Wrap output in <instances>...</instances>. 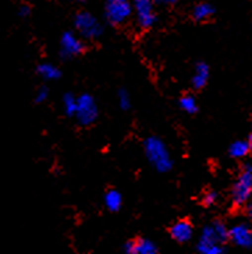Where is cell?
Segmentation results:
<instances>
[{
    "mask_svg": "<svg viewBox=\"0 0 252 254\" xmlns=\"http://www.w3.org/2000/svg\"><path fill=\"white\" fill-rule=\"evenodd\" d=\"M180 108L184 111V112L193 115L198 111V104H197V99L193 95H184V97L180 99Z\"/></svg>",
    "mask_w": 252,
    "mask_h": 254,
    "instance_id": "cell-17",
    "label": "cell"
},
{
    "mask_svg": "<svg viewBox=\"0 0 252 254\" xmlns=\"http://www.w3.org/2000/svg\"><path fill=\"white\" fill-rule=\"evenodd\" d=\"M212 226H213V229H215L217 238L222 240L223 243L229 239V228L223 224V222H220V221H216V222L212 224Z\"/></svg>",
    "mask_w": 252,
    "mask_h": 254,
    "instance_id": "cell-19",
    "label": "cell"
},
{
    "mask_svg": "<svg viewBox=\"0 0 252 254\" xmlns=\"http://www.w3.org/2000/svg\"><path fill=\"white\" fill-rule=\"evenodd\" d=\"M119 104L121 109H128L131 106V99H130V95L126 90H121L119 92Z\"/></svg>",
    "mask_w": 252,
    "mask_h": 254,
    "instance_id": "cell-20",
    "label": "cell"
},
{
    "mask_svg": "<svg viewBox=\"0 0 252 254\" xmlns=\"http://www.w3.org/2000/svg\"><path fill=\"white\" fill-rule=\"evenodd\" d=\"M133 14V0H106L104 15L113 25L126 23Z\"/></svg>",
    "mask_w": 252,
    "mask_h": 254,
    "instance_id": "cell-3",
    "label": "cell"
},
{
    "mask_svg": "<svg viewBox=\"0 0 252 254\" xmlns=\"http://www.w3.org/2000/svg\"><path fill=\"white\" fill-rule=\"evenodd\" d=\"M209 78V67L205 63H198L195 67V73L193 77V85L197 90H201L206 85Z\"/></svg>",
    "mask_w": 252,
    "mask_h": 254,
    "instance_id": "cell-12",
    "label": "cell"
},
{
    "mask_svg": "<svg viewBox=\"0 0 252 254\" xmlns=\"http://www.w3.org/2000/svg\"><path fill=\"white\" fill-rule=\"evenodd\" d=\"M31 13V8L28 6H21L20 10H18V14L21 15V17H27V15H30Z\"/></svg>",
    "mask_w": 252,
    "mask_h": 254,
    "instance_id": "cell-23",
    "label": "cell"
},
{
    "mask_svg": "<svg viewBox=\"0 0 252 254\" xmlns=\"http://www.w3.org/2000/svg\"><path fill=\"white\" fill-rule=\"evenodd\" d=\"M153 0H133V11L142 28H151L156 21Z\"/></svg>",
    "mask_w": 252,
    "mask_h": 254,
    "instance_id": "cell-7",
    "label": "cell"
},
{
    "mask_svg": "<svg viewBox=\"0 0 252 254\" xmlns=\"http://www.w3.org/2000/svg\"><path fill=\"white\" fill-rule=\"evenodd\" d=\"M63 108L68 116H74L75 109H77V98L71 94H66L63 97Z\"/></svg>",
    "mask_w": 252,
    "mask_h": 254,
    "instance_id": "cell-18",
    "label": "cell"
},
{
    "mask_svg": "<svg viewBox=\"0 0 252 254\" xmlns=\"http://www.w3.org/2000/svg\"><path fill=\"white\" fill-rule=\"evenodd\" d=\"M197 249L200 254H224L223 242L217 238L212 225H208L202 229Z\"/></svg>",
    "mask_w": 252,
    "mask_h": 254,
    "instance_id": "cell-6",
    "label": "cell"
},
{
    "mask_svg": "<svg viewBox=\"0 0 252 254\" xmlns=\"http://www.w3.org/2000/svg\"><path fill=\"white\" fill-rule=\"evenodd\" d=\"M104 205L111 212H117L123 205V197L117 190H109L104 194Z\"/></svg>",
    "mask_w": 252,
    "mask_h": 254,
    "instance_id": "cell-13",
    "label": "cell"
},
{
    "mask_svg": "<svg viewBox=\"0 0 252 254\" xmlns=\"http://www.w3.org/2000/svg\"><path fill=\"white\" fill-rule=\"evenodd\" d=\"M247 142H248V147H250V151H251V152H252V134L250 135V138H248V141H247Z\"/></svg>",
    "mask_w": 252,
    "mask_h": 254,
    "instance_id": "cell-26",
    "label": "cell"
},
{
    "mask_svg": "<svg viewBox=\"0 0 252 254\" xmlns=\"http://www.w3.org/2000/svg\"><path fill=\"white\" fill-rule=\"evenodd\" d=\"M74 27L77 32L85 39H97L103 32V28L97 17L88 11H80L75 15Z\"/></svg>",
    "mask_w": 252,
    "mask_h": 254,
    "instance_id": "cell-4",
    "label": "cell"
},
{
    "mask_svg": "<svg viewBox=\"0 0 252 254\" xmlns=\"http://www.w3.org/2000/svg\"><path fill=\"white\" fill-rule=\"evenodd\" d=\"M229 239L240 247H252V228L244 222L234 225L229 229Z\"/></svg>",
    "mask_w": 252,
    "mask_h": 254,
    "instance_id": "cell-9",
    "label": "cell"
},
{
    "mask_svg": "<svg viewBox=\"0 0 252 254\" xmlns=\"http://www.w3.org/2000/svg\"><path fill=\"white\" fill-rule=\"evenodd\" d=\"M213 13H215V10L209 3H200L194 8L193 15L197 21H205V20H208L209 17H212Z\"/></svg>",
    "mask_w": 252,
    "mask_h": 254,
    "instance_id": "cell-15",
    "label": "cell"
},
{
    "mask_svg": "<svg viewBox=\"0 0 252 254\" xmlns=\"http://www.w3.org/2000/svg\"><path fill=\"white\" fill-rule=\"evenodd\" d=\"M252 198V164L245 165L231 190V200L236 207H243Z\"/></svg>",
    "mask_w": 252,
    "mask_h": 254,
    "instance_id": "cell-2",
    "label": "cell"
},
{
    "mask_svg": "<svg viewBox=\"0 0 252 254\" xmlns=\"http://www.w3.org/2000/svg\"><path fill=\"white\" fill-rule=\"evenodd\" d=\"M245 212H247V215L248 218L252 221V202H248L247 204V208H245Z\"/></svg>",
    "mask_w": 252,
    "mask_h": 254,
    "instance_id": "cell-24",
    "label": "cell"
},
{
    "mask_svg": "<svg viewBox=\"0 0 252 254\" xmlns=\"http://www.w3.org/2000/svg\"><path fill=\"white\" fill-rule=\"evenodd\" d=\"M229 152L233 158H244L248 152H250V147H248V142L247 141H234L229 148Z\"/></svg>",
    "mask_w": 252,
    "mask_h": 254,
    "instance_id": "cell-16",
    "label": "cell"
},
{
    "mask_svg": "<svg viewBox=\"0 0 252 254\" xmlns=\"http://www.w3.org/2000/svg\"><path fill=\"white\" fill-rule=\"evenodd\" d=\"M124 254H157L155 242L149 239H137L127 242L123 246Z\"/></svg>",
    "mask_w": 252,
    "mask_h": 254,
    "instance_id": "cell-10",
    "label": "cell"
},
{
    "mask_svg": "<svg viewBox=\"0 0 252 254\" xmlns=\"http://www.w3.org/2000/svg\"><path fill=\"white\" fill-rule=\"evenodd\" d=\"M74 116L82 126L92 125L98 118V105L94 97H91L89 94H82L81 97L77 98V109Z\"/></svg>",
    "mask_w": 252,
    "mask_h": 254,
    "instance_id": "cell-5",
    "label": "cell"
},
{
    "mask_svg": "<svg viewBox=\"0 0 252 254\" xmlns=\"http://www.w3.org/2000/svg\"><path fill=\"white\" fill-rule=\"evenodd\" d=\"M145 157L157 172H169L173 166L167 145L157 137H149L144 144Z\"/></svg>",
    "mask_w": 252,
    "mask_h": 254,
    "instance_id": "cell-1",
    "label": "cell"
},
{
    "mask_svg": "<svg viewBox=\"0 0 252 254\" xmlns=\"http://www.w3.org/2000/svg\"><path fill=\"white\" fill-rule=\"evenodd\" d=\"M38 74L41 75L44 80L48 81H53V80H57L60 77V70L54 64L50 63H42L38 66Z\"/></svg>",
    "mask_w": 252,
    "mask_h": 254,
    "instance_id": "cell-14",
    "label": "cell"
},
{
    "mask_svg": "<svg viewBox=\"0 0 252 254\" xmlns=\"http://www.w3.org/2000/svg\"><path fill=\"white\" fill-rule=\"evenodd\" d=\"M74 1H80V3H84V1H88V0H74Z\"/></svg>",
    "mask_w": 252,
    "mask_h": 254,
    "instance_id": "cell-27",
    "label": "cell"
},
{
    "mask_svg": "<svg viewBox=\"0 0 252 254\" xmlns=\"http://www.w3.org/2000/svg\"><path fill=\"white\" fill-rule=\"evenodd\" d=\"M216 200H217V194H216L215 191H209V193L203 195V200L202 201H203V205L209 207V205H213Z\"/></svg>",
    "mask_w": 252,
    "mask_h": 254,
    "instance_id": "cell-22",
    "label": "cell"
},
{
    "mask_svg": "<svg viewBox=\"0 0 252 254\" xmlns=\"http://www.w3.org/2000/svg\"><path fill=\"white\" fill-rule=\"evenodd\" d=\"M84 51V44L80 38L73 32H64L63 37L60 39V53L63 58L70 59L78 56Z\"/></svg>",
    "mask_w": 252,
    "mask_h": 254,
    "instance_id": "cell-8",
    "label": "cell"
},
{
    "mask_svg": "<svg viewBox=\"0 0 252 254\" xmlns=\"http://www.w3.org/2000/svg\"><path fill=\"white\" fill-rule=\"evenodd\" d=\"M49 97V91L46 87H41V88H38L37 91V95H35V102L37 104H42L45 102L46 99Z\"/></svg>",
    "mask_w": 252,
    "mask_h": 254,
    "instance_id": "cell-21",
    "label": "cell"
},
{
    "mask_svg": "<svg viewBox=\"0 0 252 254\" xmlns=\"http://www.w3.org/2000/svg\"><path fill=\"white\" fill-rule=\"evenodd\" d=\"M153 1H157V3H163V4H173V3H176L177 0H153Z\"/></svg>",
    "mask_w": 252,
    "mask_h": 254,
    "instance_id": "cell-25",
    "label": "cell"
},
{
    "mask_svg": "<svg viewBox=\"0 0 252 254\" xmlns=\"http://www.w3.org/2000/svg\"><path fill=\"white\" fill-rule=\"evenodd\" d=\"M170 235L171 238L178 243H187L188 240H191L194 235L193 225L188 221H178L171 226Z\"/></svg>",
    "mask_w": 252,
    "mask_h": 254,
    "instance_id": "cell-11",
    "label": "cell"
}]
</instances>
